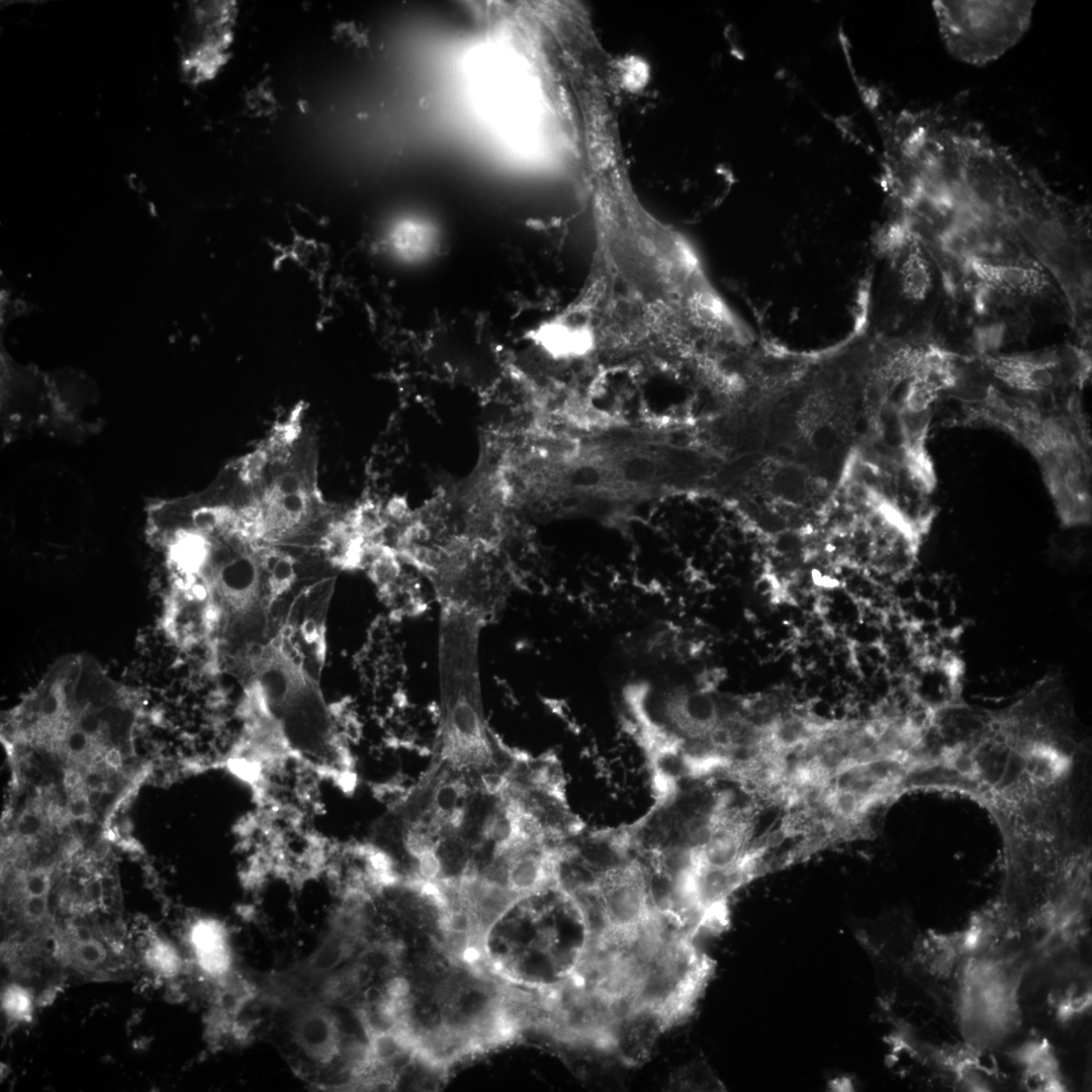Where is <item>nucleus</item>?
<instances>
[{"instance_id":"obj_2","label":"nucleus","mask_w":1092,"mask_h":1092,"mask_svg":"<svg viewBox=\"0 0 1092 1092\" xmlns=\"http://www.w3.org/2000/svg\"><path fill=\"white\" fill-rule=\"evenodd\" d=\"M586 945L579 915L553 885L518 898L498 914L479 935L473 957L505 983L549 1005L571 985Z\"/></svg>"},{"instance_id":"obj_11","label":"nucleus","mask_w":1092,"mask_h":1092,"mask_svg":"<svg viewBox=\"0 0 1092 1092\" xmlns=\"http://www.w3.org/2000/svg\"><path fill=\"white\" fill-rule=\"evenodd\" d=\"M142 960L153 975L164 980L177 978L185 967V962L174 943L157 934L147 936Z\"/></svg>"},{"instance_id":"obj_5","label":"nucleus","mask_w":1092,"mask_h":1092,"mask_svg":"<svg viewBox=\"0 0 1092 1092\" xmlns=\"http://www.w3.org/2000/svg\"><path fill=\"white\" fill-rule=\"evenodd\" d=\"M1034 1H933L938 31L958 61L984 66L1013 48L1027 31Z\"/></svg>"},{"instance_id":"obj_13","label":"nucleus","mask_w":1092,"mask_h":1092,"mask_svg":"<svg viewBox=\"0 0 1092 1092\" xmlns=\"http://www.w3.org/2000/svg\"><path fill=\"white\" fill-rule=\"evenodd\" d=\"M36 999L32 989L18 981L6 984L1 993V1007L11 1023H29Z\"/></svg>"},{"instance_id":"obj_1","label":"nucleus","mask_w":1092,"mask_h":1092,"mask_svg":"<svg viewBox=\"0 0 1092 1092\" xmlns=\"http://www.w3.org/2000/svg\"><path fill=\"white\" fill-rule=\"evenodd\" d=\"M939 401L934 421L945 427H986L1020 444L1036 462L1065 527L1087 525L1092 516V441L1081 395L1037 404L991 383L975 360Z\"/></svg>"},{"instance_id":"obj_9","label":"nucleus","mask_w":1092,"mask_h":1092,"mask_svg":"<svg viewBox=\"0 0 1092 1092\" xmlns=\"http://www.w3.org/2000/svg\"><path fill=\"white\" fill-rule=\"evenodd\" d=\"M889 276L885 287L892 297L895 317L923 307L934 295L936 268L924 246L914 237L894 256L887 258Z\"/></svg>"},{"instance_id":"obj_4","label":"nucleus","mask_w":1092,"mask_h":1092,"mask_svg":"<svg viewBox=\"0 0 1092 1092\" xmlns=\"http://www.w3.org/2000/svg\"><path fill=\"white\" fill-rule=\"evenodd\" d=\"M972 356L997 388L1037 404L1066 402L1082 395L1091 375L1090 349L1082 345Z\"/></svg>"},{"instance_id":"obj_12","label":"nucleus","mask_w":1092,"mask_h":1092,"mask_svg":"<svg viewBox=\"0 0 1092 1092\" xmlns=\"http://www.w3.org/2000/svg\"><path fill=\"white\" fill-rule=\"evenodd\" d=\"M391 250L405 259H419L428 254L432 239L429 231L414 221L396 224L388 236Z\"/></svg>"},{"instance_id":"obj_6","label":"nucleus","mask_w":1092,"mask_h":1092,"mask_svg":"<svg viewBox=\"0 0 1092 1092\" xmlns=\"http://www.w3.org/2000/svg\"><path fill=\"white\" fill-rule=\"evenodd\" d=\"M240 776L249 782L257 808L310 821L323 810L324 785L331 781L289 748L259 758Z\"/></svg>"},{"instance_id":"obj_7","label":"nucleus","mask_w":1092,"mask_h":1092,"mask_svg":"<svg viewBox=\"0 0 1092 1092\" xmlns=\"http://www.w3.org/2000/svg\"><path fill=\"white\" fill-rule=\"evenodd\" d=\"M51 944L61 968L91 980L114 979L124 975L131 964L122 928L116 921L65 918L57 922Z\"/></svg>"},{"instance_id":"obj_14","label":"nucleus","mask_w":1092,"mask_h":1092,"mask_svg":"<svg viewBox=\"0 0 1092 1092\" xmlns=\"http://www.w3.org/2000/svg\"><path fill=\"white\" fill-rule=\"evenodd\" d=\"M1005 321H994L974 328L970 339L971 354L996 353L1009 339Z\"/></svg>"},{"instance_id":"obj_3","label":"nucleus","mask_w":1092,"mask_h":1092,"mask_svg":"<svg viewBox=\"0 0 1092 1092\" xmlns=\"http://www.w3.org/2000/svg\"><path fill=\"white\" fill-rule=\"evenodd\" d=\"M696 936L674 929L652 952L633 995L632 1020L646 1019L663 1033L692 1014L714 971Z\"/></svg>"},{"instance_id":"obj_10","label":"nucleus","mask_w":1092,"mask_h":1092,"mask_svg":"<svg viewBox=\"0 0 1092 1092\" xmlns=\"http://www.w3.org/2000/svg\"><path fill=\"white\" fill-rule=\"evenodd\" d=\"M186 940L194 965L206 978L217 982L232 974L233 951L222 923L211 918H198L188 926Z\"/></svg>"},{"instance_id":"obj_8","label":"nucleus","mask_w":1092,"mask_h":1092,"mask_svg":"<svg viewBox=\"0 0 1092 1092\" xmlns=\"http://www.w3.org/2000/svg\"><path fill=\"white\" fill-rule=\"evenodd\" d=\"M964 268L968 278L989 286L1009 303L1063 299L1052 277L1036 262H995L970 257Z\"/></svg>"}]
</instances>
